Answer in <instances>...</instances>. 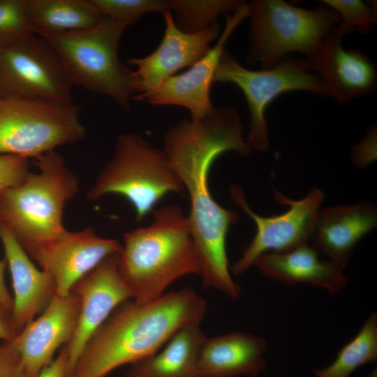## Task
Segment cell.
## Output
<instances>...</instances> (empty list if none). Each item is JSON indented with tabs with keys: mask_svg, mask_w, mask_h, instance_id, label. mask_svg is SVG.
Instances as JSON below:
<instances>
[{
	"mask_svg": "<svg viewBox=\"0 0 377 377\" xmlns=\"http://www.w3.org/2000/svg\"><path fill=\"white\" fill-rule=\"evenodd\" d=\"M242 131L235 110L214 108L200 119L181 121L164 138L163 151L169 165L188 194L191 208L187 219L200 258L203 283L232 299L238 298L242 290L229 270L226 237L239 214L214 200L208 174L213 162L226 151L250 154Z\"/></svg>",
	"mask_w": 377,
	"mask_h": 377,
	"instance_id": "1",
	"label": "cell"
},
{
	"mask_svg": "<svg viewBox=\"0 0 377 377\" xmlns=\"http://www.w3.org/2000/svg\"><path fill=\"white\" fill-rule=\"evenodd\" d=\"M206 301L191 287L145 304H120L85 346L71 377H105L158 351L181 327L200 324Z\"/></svg>",
	"mask_w": 377,
	"mask_h": 377,
	"instance_id": "2",
	"label": "cell"
},
{
	"mask_svg": "<svg viewBox=\"0 0 377 377\" xmlns=\"http://www.w3.org/2000/svg\"><path fill=\"white\" fill-rule=\"evenodd\" d=\"M153 214L149 226L124 234L119 258V274L138 304L160 297L183 276L202 273L200 258L182 209L170 205Z\"/></svg>",
	"mask_w": 377,
	"mask_h": 377,
	"instance_id": "3",
	"label": "cell"
},
{
	"mask_svg": "<svg viewBox=\"0 0 377 377\" xmlns=\"http://www.w3.org/2000/svg\"><path fill=\"white\" fill-rule=\"evenodd\" d=\"M38 172H29L20 185L0 191V221L28 253L60 236L66 203L79 189L77 177L55 150L34 159Z\"/></svg>",
	"mask_w": 377,
	"mask_h": 377,
	"instance_id": "4",
	"label": "cell"
},
{
	"mask_svg": "<svg viewBox=\"0 0 377 377\" xmlns=\"http://www.w3.org/2000/svg\"><path fill=\"white\" fill-rule=\"evenodd\" d=\"M128 25L103 16L95 25L44 38L61 61L72 84L110 97L126 110L135 94L131 69L121 63L117 50Z\"/></svg>",
	"mask_w": 377,
	"mask_h": 377,
	"instance_id": "5",
	"label": "cell"
},
{
	"mask_svg": "<svg viewBox=\"0 0 377 377\" xmlns=\"http://www.w3.org/2000/svg\"><path fill=\"white\" fill-rule=\"evenodd\" d=\"M251 65L263 69L276 65L289 53L313 55L337 28L339 14L324 4L313 10L292 6L281 0H254L248 3Z\"/></svg>",
	"mask_w": 377,
	"mask_h": 377,
	"instance_id": "6",
	"label": "cell"
},
{
	"mask_svg": "<svg viewBox=\"0 0 377 377\" xmlns=\"http://www.w3.org/2000/svg\"><path fill=\"white\" fill-rule=\"evenodd\" d=\"M182 191L183 185L163 150L130 133L117 138L112 158L98 175L87 197L95 201L110 194L123 196L140 221L166 194Z\"/></svg>",
	"mask_w": 377,
	"mask_h": 377,
	"instance_id": "7",
	"label": "cell"
},
{
	"mask_svg": "<svg viewBox=\"0 0 377 377\" xmlns=\"http://www.w3.org/2000/svg\"><path fill=\"white\" fill-rule=\"evenodd\" d=\"M80 108L0 94V154L36 159L86 136Z\"/></svg>",
	"mask_w": 377,
	"mask_h": 377,
	"instance_id": "8",
	"label": "cell"
},
{
	"mask_svg": "<svg viewBox=\"0 0 377 377\" xmlns=\"http://www.w3.org/2000/svg\"><path fill=\"white\" fill-rule=\"evenodd\" d=\"M303 58L287 55L276 65L263 70H251L223 52L213 82L232 83L243 92L249 107L250 125L246 143L261 152L269 148L265 112L278 96L293 90L309 91L320 96H330L320 77L308 72Z\"/></svg>",
	"mask_w": 377,
	"mask_h": 377,
	"instance_id": "9",
	"label": "cell"
},
{
	"mask_svg": "<svg viewBox=\"0 0 377 377\" xmlns=\"http://www.w3.org/2000/svg\"><path fill=\"white\" fill-rule=\"evenodd\" d=\"M73 85L54 50L38 36L0 50V94L71 104Z\"/></svg>",
	"mask_w": 377,
	"mask_h": 377,
	"instance_id": "10",
	"label": "cell"
},
{
	"mask_svg": "<svg viewBox=\"0 0 377 377\" xmlns=\"http://www.w3.org/2000/svg\"><path fill=\"white\" fill-rule=\"evenodd\" d=\"M230 191L232 200L256 226L253 240L231 267L233 274H243L265 253L287 251L308 244L311 239L319 207L324 200L321 190L313 187L299 200H291L275 190V200L288 205L289 209L282 214L268 217L261 216L251 209L239 185L232 186Z\"/></svg>",
	"mask_w": 377,
	"mask_h": 377,
	"instance_id": "11",
	"label": "cell"
},
{
	"mask_svg": "<svg viewBox=\"0 0 377 377\" xmlns=\"http://www.w3.org/2000/svg\"><path fill=\"white\" fill-rule=\"evenodd\" d=\"M119 255L105 258L72 288L79 297L80 306L74 333L65 345L69 377L92 335L117 306L132 299L119 272Z\"/></svg>",
	"mask_w": 377,
	"mask_h": 377,
	"instance_id": "12",
	"label": "cell"
},
{
	"mask_svg": "<svg viewBox=\"0 0 377 377\" xmlns=\"http://www.w3.org/2000/svg\"><path fill=\"white\" fill-rule=\"evenodd\" d=\"M122 248L117 239L99 237L89 227L77 232L66 230L27 254L52 277L56 295L64 297L105 258L120 254Z\"/></svg>",
	"mask_w": 377,
	"mask_h": 377,
	"instance_id": "13",
	"label": "cell"
},
{
	"mask_svg": "<svg viewBox=\"0 0 377 377\" xmlns=\"http://www.w3.org/2000/svg\"><path fill=\"white\" fill-rule=\"evenodd\" d=\"M249 15L248 3L242 2L232 15H226L222 34L202 58L184 72L168 77L155 90L133 98L156 105L184 107L190 111L191 120L205 117L215 108L210 101V88L226 41Z\"/></svg>",
	"mask_w": 377,
	"mask_h": 377,
	"instance_id": "14",
	"label": "cell"
},
{
	"mask_svg": "<svg viewBox=\"0 0 377 377\" xmlns=\"http://www.w3.org/2000/svg\"><path fill=\"white\" fill-rule=\"evenodd\" d=\"M163 16L164 35L156 50L145 57L128 60L135 67L133 73L136 96L155 90L177 71L191 67L207 53L210 43L219 34L216 21L198 32L187 33L177 26L170 10Z\"/></svg>",
	"mask_w": 377,
	"mask_h": 377,
	"instance_id": "15",
	"label": "cell"
},
{
	"mask_svg": "<svg viewBox=\"0 0 377 377\" xmlns=\"http://www.w3.org/2000/svg\"><path fill=\"white\" fill-rule=\"evenodd\" d=\"M80 299L73 290L55 295L36 319L7 342L19 355L24 377H38L54 360L59 347L71 340L77 323Z\"/></svg>",
	"mask_w": 377,
	"mask_h": 377,
	"instance_id": "16",
	"label": "cell"
},
{
	"mask_svg": "<svg viewBox=\"0 0 377 377\" xmlns=\"http://www.w3.org/2000/svg\"><path fill=\"white\" fill-rule=\"evenodd\" d=\"M338 27L311 57L303 58L307 69L318 73L329 95L340 103L373 93L376 88L374 62L359 49L346 50Z\"/></svg>",
	"mask_w": 377,
	"mask_h": 377,
	"instance_id": "17",
	"label": "cell"
},
{
	"mask_svg": "<svg viewBox=\"0 0 377 377\" xmlns=\"http://www.w3.org/2000/svg\"><path fill=\"white\" fill-rule=\"evenodd\" d=\"M0 240L14 292L11 318L17 334L42 312L56 295L52 277L38 269L10 230L0 221Z\"/></svg>",
	"mask_w": 377,
	"mask_h": 377,
	"instance_id": "18",
	"label": "cell"
},
{
	"mask_svg": "<svg viewBox=\"0 0 377 377\" xmlns=\"http://www.w3.org/2000/svg\"><path fill=\"white\" fill-rule=\"evenodd\" d=\"M376 225V207L368 201L327 207L318 214L312 246L343 270L354 247Z\"/></svg>",
	"mask_w": 377,
	"mask_h": 377,
	"instance_id": "19",
	"label": "cell"
},
{
	"mask_svg": "<svg viewBox=\"0 0 377 377\" xmlns=\"http://www.w3.org/2000/svg\"><path fill=\"white\" fill-rule=\"evenodd\" d=\"M266 341L246 333L206 337L199 355L198 377H258L267 368Z\"/></svg>",
	"mask_w": 377,
	"mask_h": 377,
	"instance_id": "20",
	"label": "cell"
},
{
	"mask_svg": "<svg viewBox=\"0 0 377 377\" xmlns=\"http://www.w3.org/2000/svg\"><path fill=\"white\" fill-rule=\"evenodd\" d=\"M253 265L265 276L279 282L288 285L307 283L321 287L331 295L340 293L348 281L341 269L320 259L318 252L308 244L284 252L265 253Z\"/></svg>",
	"mask_w": 377,
	"mask_h": 377,
	"instance_id": "21",
	"label": "cell"
},
{
	"mask_svg": "<svg viewBox=\"0 0 377 377\" xmlns=\"http://www.w3.org/2000/svg\"><path fill=\"white\" fill-rule=\"evenodd\" d=\"M200 324L178 330L156 353L132 364L129 373L140 377H198V363L206 338Z\"/></svg>",
	"mask_w": 377,
	"mask_h": 377,
	"instance_id": "22",
	"label": "cell"
},
{
	"mask_svg": "<svg viewBox=\"0 0 377 377\" xmlns=\"http://www.w3.org/2000/svg\"><path fill=\"white\" fill-rule=\"evenodd\" d=\"M34 34L43 38L91 27L102 15L91 0H22Z\"/></svg>",
	"mask_w": 377,
	"mask_h": 377,
	"instance_id": "23",
	"label": "cell"
},
{
	"mask_svg": "<svg viewBox=\"0 0 377 377\" xmlns=\"http://www.w3.org/2000/svg\"><path fill=\"white\" fill-rule=\"evenodd\" d=\"M377 359V315L372 313L359 332L339 351L327 367L313 371L316 377H350L360 367Z\"/></svg>",
	"mask_w": 377,
	"mask_h": 377,
	"instance_id": "24",
	"label": "cell"
},
{
	"mask_svg": "<svg viewBox=\"0 0 377 377\" xmlns=\"http://www.w3.org/2000/svg\"><path fill=\"white\" fill-rule=\"evenodd\" d=\"M175 13L177 26L187 33L198 32L215 22L221 14L235 11L242 3L237 0H168Z\"/></svg>",
	"mask_w": 377,
	"mask_h": 377,
	"instance_id": "25",
	"label": "cell"
},
{
	"mask_svg": "<svg viewBox=\"0 0 377 377\" xmlns=\"http://www.w3.org/2000/svg\"><path fill=\"white\" fill-rule=\"evenodd\" d=\"M102 16L109 17L128 26L143 15L170 10L168 1L162 0H91Z\"/></svg>",
	"mask_w": 377,
	"mask_h": 377,
	"instance_id": "26",
	"label": "cell"
},
{
	"mask_svg": "<svg viewBox=\"0 0 377 377\" xmlns=\"http://www.w3.org/2000/svg\"><path fill=\"white\" fill-rule=\"evenodd\" d=\"M324 4L335 10L340 15L341 24L339 31L344 36L353 31L365 33L377 22V10L360 0H323Z\"/></svg>",
	"mask_w": 377,
	"mask_h": 377,
	"instance_id": "27",
	"label": "cell"
},
{
	"mask_svg": "<svg viewBox=\"0 0 377 377\" xmlns=\"http://www.w3.org/2000/svg\"><path fill=\"white\" fill-rule=\"evenodd\" d=\"M33 34L22 0H0V50Z\"/></svg>",
	"mask_w": 377,
	"mask_h": 377,
	"instance_id": "28",
	"label": "cell"
},
{
	"mask_svg": "<svg viewBox=\"0 0 377 377\" xmlns=\"http://www.w3.org/2000/svg\"><path fill=\"white\" fill-rule=\"evenodd\" d=\"M29 159L17 155L0 154V191L21 184L29 170Z\"/></svg>",
	"mask_w": 377,
	"mask_h": 377,
	"instance_id": "29",
	"label": "cell"
},
{
	"mask_svg": "<svg viewBox=\"0 0 377 377\" xmlns=\"http://www.w3.org/2000/svg\"><path fill=\"white\" fill-rule=\"evenodd\" d=\"M0 377H24L18 353L0 339Z\"/></svg>",
	"mask_w": 377,
	"mask_h": 377,
	"instance_id": "30",
	"label": "cell"
},
{
	"mask_svg": "<svg viewBox=\"0 0 377 377\" xmlns=\"http://www.w3.org/2000/svg\"><path fill=\"white\" fill-rule=\"evenodd\" d=\"M38 377H69L68 355L65 346L57 357L41 371Z\"/></svg>",
	"mask_w": 377,
	"mask_h": 377,
	"instance_id": "31",
	"label": "cell"
},
{
	"mask_svg": "<svg viewBox=\"0 0 377 377\" xmlns=\"http://www.w3.org/2000/svg\"><path fill=\"white\" fill-rule=\"evenodd\" d=\"M16 335L11 318V312L0 304V339L3 341H9Z\"/></svg>",
	"mask_w": 377,
	"mask_h": 377,
	"instance_id": "32",
	"label": "cell"
},
{
	"mask_svg": "<svg viewBox=\"0 0 377 377\" xmlns=\"http://www.w3.org/2000/svg\"><path fill=\"white\" fill-rule=\"evenodd\" d=\"M6 266L5 258L3 260L0 259V304L11 312L13 300L5 282L4 274Z\"/></svg>",
	"mask_w": 377,
	"mask_h": 377,
	"instance_id": "33",
	"label": "cell"
},
{
	"mask_svg": "<svg viewBox=\"0 0 377 377\" xmlns=\"http://www.w3.org/2000/svg\"><path fill=\"white\" fill-rule=\"evenodd\" d=\"M125 377H140L138 376L134 375L133 374H131L129 372L127 373L126 376Z\"/></svg>",
	"mask_w": 377,
	"mask_h": 377,
	"instance_id": "34",
	"label": "cell"
}]
</instances>
